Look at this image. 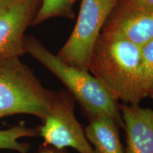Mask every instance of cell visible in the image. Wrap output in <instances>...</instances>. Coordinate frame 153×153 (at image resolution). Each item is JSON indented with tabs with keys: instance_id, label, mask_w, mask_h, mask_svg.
I'll list each match as a JSON object with an SVG mask.
<instances>
[{
	"instance_id": "cell-14",
	"label": "cell",
	"mask_w": 153,
	"mask_h": 153,
	"mask_svg": "<svg viewBox=\"0 0 153 153\" xmlns=\"http://www.w3.org/2000/svg\"><path fill=\"white\" fill-rule=\"evenodd\" d=\"M136 2L153 8V0H133Z\"/></svg>"
},
{
	"instance_id": "cell-5",
	"label": "cell",
	"mask_w": 153,
	"mask_h": 153,
	"mask_svg": "<svg viewBox=\"0 0 153 153\" xmlns=\"http://www.w3.org/2000/svg\"><path fill=\"white\" fill-rule=\"evenodd\" d=\"M75 102L68 91L56 92L48 114L38 127L40 136L43 145L57 149L69 147L79 153H96L74 114Z\"/></svg>"
},
{
	"instance_id": "cell-1",
	"label": "cell",
	"mask_w": 153,
	"mask_h": 153,
	"mask_svg": "<svg viewBox=\"0 0 153 153\" xmlns=\"http://www.w3.org/2000/svg\"><path fill=\"white\" fill-rule=\"evenodd\" d=\"M89 70L123 104L138 105L146 98L142 48L127 40L101 33Z\"/></svg>"
},
{
	"instance_id": "cell-11",
	"label": "cell",
	"mask_w": 153,
	"mask_h": 153,
	"mask_svg": "<svg viewBox=\"0 0 153 153\" xmlns=\"http://www.w3.org/2000/svg\"><path fill=\"white\" fill-rule=\"evenodd\" d=\"M55 17L73 19V0H41V6L31 25L36 26Z\"/></svg>"
},
{
	"instance_id": "cell-12",
	"label": "cell",
	"mask_w": 153,
	"mask_h": 153,
	"mask_svg": "<svg viewBox=\"0 0 153 153\" xmlns=\"http://www.w3.org/2000/svg\"><path fill=\"white\" fill-rule=\"evenodd\" d=\"M142 56L145 95L153 101V41L142 47Z\"/></svg>"
},
{
	"instance_id": "cell-7",
	"label": "cell",
	"mask_w": 153,
	"mask_h": 153,
	"mask_svg": "<svg viewBox=\"0 0 153 153\" xmlns=\"http://www.w3.org/2000/svg\"><path fill=\"white\" fill-rule=\"evenodd\" d=\"M101 33L117 36L142 48L153 41V8L133 0H119Z\"/></svg>"
},
{
	"instance_id": "cell-8",
	"label": "cell",
	"mask_w": 153,
	"mask_h": 153,
	"mask_svg": "<svg viewBox=\"0 0 153 153\" xmlns=\"http://www.w3.org/2000/svg\"><path fill=\"white\" fill-rule=\"evenodd\" d=\"M126 132L125 153H153V109L120 104Z\"/></svg>"
},
{
	"instance_id": "cell-2",
	"label": "cell",
	"mask_w": 153,
	"mask_h": 153,
	"mask_svg": "<svg viewBox=\"0 0 153 153\" xmlns=\"http://www.w3.org/2000/svg\"><path fill=\"white\" fill-rule=\"evenodd\" d=\"M26 53L56 76L82 106L88 118L99 116L112 118L118 128L124 129L120 104L103 84L89 72L64 62L35 38H26Z\"/></svg>"
},
{
	"instance_id": "cell-4",
	"label": "cell",
	"mask_w": 153,
	"mask_h": 153,
	"mask_svg": "<svg viewBox=\"0 0 153 153\" xmlns=\"http://www.w3.org/2000/svg\"><path fill=\"white\" fill-rule=\"evenodd\" d=\"M119 0H82L76 24L56 55L70 65L89 72V62L107 19Z\"/></svg>"
},
{
	"instance_id": "cell-13",
	"label": "cell",
	"mask_w": 153,
	"mask_h": 153,
	"mask_svg": "<svg viewBox=\"0 0 153 153\" xmlns=\"http://www.w3.org/2000/svg\"><path fill=\"white\" fill-rule=\"evenodd\" d=\"M37 153H68L65 149H57L51 145H43Z\"/></svg>"
},
{
	"instance_id": "cell-6",
	"label": "cell",
	"mask_w": 153,
	"mask_h": 153,
	"mask_svg": "<svg viewBox=\"0 0 153 153\" xmlns=\"http://www.w3.org/2000/svg\"><path fill=\"white\" fill-rule=\"evenodd\" d=\"M41 3V0H0V56L26 54L24 33Z\"/></svg>"
},
{
	"instance_id": "cell-9",
	"label": "cell",
	"mask_w": 153,
	"mask_h": 153,
	"mask_svg": "<svg viewBox=\"0 0 153 153\" xmlns=\"http://www.w3.org/2000/svg\"><path fill=\"white\" fill-rule=\"evenodd\" d=\"M88 119L85 133L96 153H125L120 140V128L112 118L99 116Z\"/></svg>"
},
{
	"instance_id": "cell-10",
	"label": "cell",
	"mask_w": 153,
	"mask_h": 153,
	"mask_svg": "<svg viewBox=\"0 0 153 153\" xmlns=\"http://www.w3.org/2000/svg\"><path fill=\"white\" fill-rule=\"evenodd\" d=\"M40 136L38 128H29L19 124L8 129H0V150H11L20 153H26L30 150L28 143H20L19 140L25 137Z\"/></svg>"
},
{
	"instance_id": "cell-3",
	"label": "cell",
	"mask_w": 153,
	"mask_h": 153,
	"mask_svg": "<svg viewBox=\"0 0 153 153\" xmlns=\"http://www.w3.org/2000/svg\"><path fill=\"white\" fill-rule=\"evenodd\" d=\"M56 92L45 89L16 56H0V118L29 114L43 121Z\"/></svg>"
}]
</instances>
